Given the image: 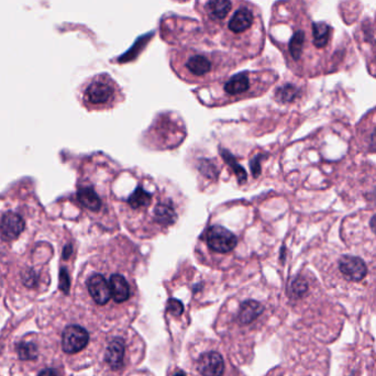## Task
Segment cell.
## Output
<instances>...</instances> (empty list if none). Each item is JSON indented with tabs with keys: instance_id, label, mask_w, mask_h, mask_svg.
<instances>
[{
	"instance_id": "cell-1",
	"label": "cell",
	"mask_w": 376,
	"mask_h": 376,
	"mask_svg": "<svg viewBox=\"0 0 376 376\" xmlns=\"http://www.w3.org/2000/svg\"><path fill=\"white\" fill-rule=\"evenodd\" d=\"M334 35L332 27L313 23L295 0H279L272 8L268 37L297 74L311 75L321 68L334 51Z\"/></svg>"
},
{
	"instance_id": "cell-2",
	"label": "cell",
	"mask_w": 376,
	"mask_h": 376,
	"mask_svg": "<svg viewBox=\"0 0 376 376\" xmlns=\"http://www.w3.org/2000/svg\"><path fill=\"white\" fill-rule=\"evenodd\" d=\"M211 43H181L168 50L170 66L177 77L188 84L218 82L238 68L242 58L228 51H219Z\"/></svg>"
},
{
	"instance_id": "cell-3",
	"label": "cell",
	"mask_w": 376,
	"mask_h": 376,
	"mask_svg": "<svg viewBox=\"0 0 376 376\" xmlns=\"http://www.w3.org/2000/svg\"><path fill=\"white\" fill-rule=\"evenodd\" d=\"M219 35L221 46L244 61L261 56L266 40L261 9L256 4L242 0Z\"/></svg>"
},
{
	"instance_id": "cell-4",
	"label": "cell",
	"mask_w": 376,
	"mask_h": 376,
	"mask_svg": "<svg viewBox=\"0 0 376 376\" xmlns=\"http://www.w3.org/2000/svg\"><path fill=\"white\" fill-rule=\"evenodd\" d=\"M276 80L277 74L273 70H246L216 82L208 89L215 92V101L218 103H234L262 95Z\"/></svg>"
},
{
	"instance_id": "cell-5",
	"label": "cell",
	"mask_w": 376,
	"mask_h": 376,
	"mask_svg": "<svg viewBox=\"0 0 376 376\" xmlns=\"http://www.w3.org/2000/svg\"><path fill=\"white\" fill-rule=\"evenodd\" d=\"M120 86L109 74L93 76L82 87V101L88 109H108L123 101Z\"/></svg>"
},
{
	"instance_id": "cell-6",
	"label": "cell",
	"mask_w": 376,
	"mask_h": 376,
	"mask_svg": "<svg viewBox=\"0 0 376 376\" xmlns=\"http://www.w3.org/2000/svg\"><path fill=\"white\" fill-rule=\"evenodd\" d=\"M242 0H196L199 13L209 37L220 35L227 20Z\"/></svg>"
},
{
	"instance_id": "cell-7",
	"label": "cell",
	"mask_w": 376,
	"mask_h": 376,
	"mask_svg": "<svg viewBox=\"0 0 376 376\" xmlns=\"http://www.w3.org/2000/svg\"><path fill=\"white\" fill-rule=\"evenodd\" d=\"M162 199H163L162 197L156 199L152 192L146 191L144 186L139 185L127 199V203H125L127 208H128L127 213L144 215L148 211H151V213H152L151 217H152V221H153L156 207H158Z\"/></svg>"
},
{
	"instance_id": "cell-8",
	"label": "cell",
	"mask_w": 376,
	"mask_h": 376,
	"mask_svg": "<svg viewBox=\"0 0 376 376\" xmlns=\"http://www.w3.org/2000/svg\"><path fill=\"white\" fill-rule=\"evenodd\" d=\"M206 244L216 253H230L236 249L238 239L228 229L211 226L206 231Z\"/></svg>"
},
{
	"instance_id": "cell-9",
	"label": "cell",
	"mask_w": 376,
	"mask_h": 376,
	"mask_svg": "<svg viewBox=\"0 0 376 376\" xmlns=\"http://www.w3.org/2000/svg\"><path fill=\"white\" fill-rule=\"evenodd\" d=\"M25 218L19 211H8L0 216V240L13 242L25 231Z\"/></svg>"
},
{
	"instance_id": "cell-10",
	"label": "cell",
	"mask_w": 376,
	"mask_h": 376,
	"mask_svg": "<svg viewBox=\"0 0 376 376\" xmlns=\"http://www.w3.org/2000/svg\"><path fill=\"white\" fill-rule=\"evenodd\" d=\"M89 334L83 327L76 325L66 327L65 330L63 331V350L68 354L77 353L87 346Z\"/></svg>"
},
{
	"instance_id": "cell-11",
	"label": "cell",
	"mask_w": 376,
	"mask_h": 376,
	"mask_svg": "<svg viewBox=\"0 0 376 376\" xmlns=\"http://www.w3.org/2000/svg\"><path fill=\"white\" fill-rule=\"evenodd\" d=\"M87 291L97 305L104 306L111 299V285L108 280L101 273L92 274L86 282Z\"/></svg>"
},
{
	"instance_id": "cell-12",
	"label": "cell",
	"mask_w": 376,
	"mask_h": 376,
	"mask_svg": "<svg viewBox=\"0 0 376 376\" xmlns=\"http://www.w3.org/2000/svg\"><path fill=\"white\" fill-rule=\"evenodd\" d=\"M339 268L349 281L359 282L365 277L368 273L363 260L356 256H344L339 262Z\"/></svg>"
},
{
	"instance_id": "cell-13",
	"label": "cell",
	"mask_w": 376,
	"mask_h": 376,
	"mask_svg": "<svg viewBox=\"0 0 376 376\" xmlns=\"http://www.w3.org/2000/svg\"><path fill=\"white\" fill-rule=\"evenodd\" d=\"M199 371L203 376H221L225 369L223 356L217 352L203 354L199 360Z\"/></svg>"
},
{
	"instance_id": "cell-14",
	"label": "cell",
	"mask_w": 376,
	"mask_h": 376,
	"mask_svg": "<svg viewBox=\"0 0 376 376\" xmlns=\"http://www.w3.org/2000/svg\"><path fill=\"white\" fill-rule=\"evenodd\" d=\"M109 285H111V299L115 303H121L128 301L130 297V285L123 274L113 273L109 276Z\"/></svg>"
},
{
	"instance_id": "cell-15",
	"label": "cell",
	"mask_w": 376,
	"mask_h": 376,
	"mask_svg": "<svg viewBox=\"0 0 376 376\" xmlns=\"http://www.w3.org/2000/svg\"><path fill=\"white\" fill-rule=\"evenodd\" d=\"M77 199L80 205L91 213H99L101 209V199L91 186H83L77 192Z\"/></svg>"
},
{
	"instance_id": "cell-16",
	"label": "cell",
	"mask_w": 376,
	"mask_h": 376,
	"mask_svg": "<svg viewBox=\"0 0 376 376\" xmlns=\"http://www.w3.org/2000/svg\"><path fill=\"white\" fill-rule=\"evenodd\" d=\"M125 350V342L123 339L115 338L111 340L106 351V361L111 369L118 370L123 366Z\"/></svg>"
},
{
	"instance_id": "cell-17",
	"label": "cell",
	"mask_w": 376,
	"mask_h": 376,
	"mask_svg": "<svg viewBox=\"0 0 376 376\" xmlns=\"http://www.w3.org/2000/svg\"><path fill=\"white\" fill-rule=\"evenodd\" d=\"M263 313V306L258 301H246L240 307L238 320L242 325H249Z\"/></svg>"
},
{
	"instance_id": "cell-18",
	"label": "cell",
	"mask_w": 376,
	"mask_h": 376,
	"mask_svg": "<svg viewBox=\"0 0 376 376\" xmlns=\"http://www.w3.org/2000/svg\"><path fill=\"white\" fill-rule=\"evenodd\" d=\"M299 94V89L297 86L292 83H286L276 89L275 97L282 103H291L294 99H296Z\"/></svg>"
},
{
	"instance_id": "cell-19",
	"label": "cell",
	"mask_w": 376,
	"mask_h": 376,
	"mask_svg": "<svg viewBox=\"0 0 376 376\" xmlns=\"http://www.w3.org/2000/svg\"><path fill=\"white\" fill-rule=\"evenodd\" d=\"M18 353H19L21 360L30 361V360L37 359L38 349L35 344H31V342H23V344L18 346Z\"/></svg>"
},
{
	"instance_id": "cell-20",
	"label": "cell",
	"mask_w": 376,
	"mask_h": 376,
	"mask_svg": "<svg viewBox=\"0 0 376 376\" xmlns=\"http://www.w3.org/2000/svg\"><path fill=\"white\" fill-rule=\"evenodd\" d=\"M307 289H308L307 282L301 279V277H297L296 280H294L292 282L289 293H291L292 297L299 299V297L303 296L306 294Z\"/></svg>"
},
{
	"instance_id": "cell-21",
	"label": "cell",
	"mask_w": 376,
	"mask_h": 376,
	"mask_svg": "<svg viewBox=\"0 0 376 376\" xmlns=\"http://www.w3.org/2000/svg\"><path fill=\"white\" fill-rule=\"evenodd\" d=\"M168 313H171L173 316H181L184 311L183 303L177 299H172L168 303Z\"/></svg>"
},
{
	"instance_id": "cell-22",
	"label": "cell",
	"mask_w": 376,
	"mask_h": 376,
	"mask_svg": "<svg viewBox=\"0 0 376 376\" xmlns=\"http://www.w3.org/2000/svg\"><path fill=\"white\" fill-rule=\"evenodd\" d=\"M37 273L33 271L25 272L23 275V282L25 285L29 286V287H33L37 284Z\"/></svg>"
},
{
	"instance_id": "cell-23",
	"label": "cell",
	"mask_w": 376,
	"mask_h": 376,
	"mask_svg": "<svg viewBox=\"0 0 376 376\" xmlns=\"http://www.w3.org/2000/svg\"><path fill=\"white\" fill-rule=\"evenodd\" d=\"M39 376H58V374L53 371V370L46 369L44 370V371L41 372V373L39 374Z\"/></svg>"
},
{
	"instance_id": "cell-24",
	"label": "cell",
	"mask_w": 376,
	"mask_h": 376,
	"mask_svg": "<svg viewBox=\"0 0 376 376\" xmlns=\"http://www.w3.org/2000/svg\"><path fill=\"white\" fill-rule=\"evenodd\" d=\"M174 376H186L185 373H183V372H178V373H176Z\"/></svg>"
},
{
	"instance_id": "cell-25",
	"label": "cell",
	"mask_w": 376,
	"mask_h": 376,
	"mask_svg": "<svg viewBox=\"0 0 376 376\" xmlns=\"http://www.w3.org/2000/svg\"><path fill=\"white\" fill-rule=\"evenodd\" d=\"M375 25H376V20H375Z\"/></svg>"
}]
</instances>
